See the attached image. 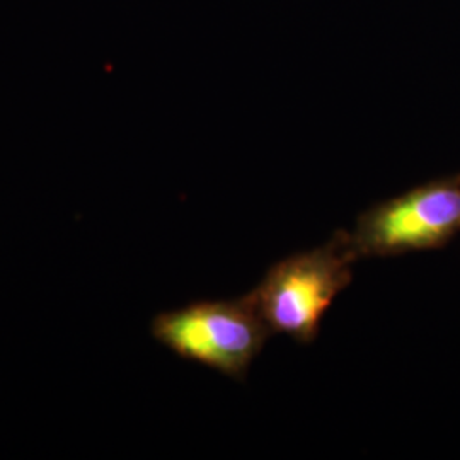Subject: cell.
<instances>
[{
    "label": "cell",
    "mask_w": 460,
    "mask_h": 460,
    "mask_svg": "<svg viewBox=\"0 0 460 460\" xmlns=\"http://www.w3.org/2000/svg\"><path fill=\"white\" fill-rule=\"evenodd\" d=\"M150 332L182 360L237 380L246 377L251 363L271 336L247 296L227 302H195L159 314Z\"/></svg>",
    "instance_id": "7a4b0ae2"
},
{
    "label": "cell",
    "mask_w": 460,
    "mask_h": 460,
    "mask_svg": "<svg viewBox=\"0 0 460 460\" xmlns=\"http://www.w3.org/2000/svg\"><path fill=\"white\" fill-rule=\"evenodd\" d=\"M460 232V174L428 182L360 215L349 234L358 258L447 246Z\"/></svg>",
    "instance_id": "3957f363"
},
{
    "label": "cell",
    "mask_w": 460,
    "mask_h": 460,
    "mask_svg": "<svg viewBox=\"0 0 460 460\" xmlns=\"http://www.w3.org/2000/svg\"><path fill=\"white\" fill-rule=\"evenodd\" d=\"M357 260L349 234L338 232L324 246L271 266L247 296L271 334L309 345L334 298L351 283Z\"/></svg>",
    "instance_id": "6da1fadb"
}]
</instances>
